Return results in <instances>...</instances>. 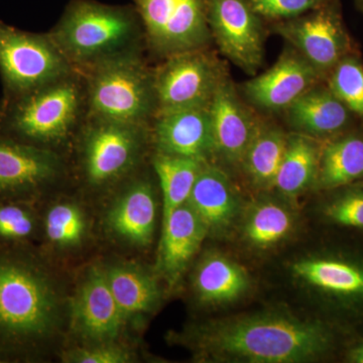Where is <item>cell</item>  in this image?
Wrapping results in <instances>:
<instances>
[{
	"mask_svg": "<svg viewBox=\"0 0 363 363\" xmlns=\"http://www.w3.org/2000/svg\"><path fill=\"white\" fill-rule=\"evenodd\" d=\"M187 343L208 362H309L331 347L321 322L284 312H262L215 320L188 334Z\"/></svg>",
	"mask_w": 363,
	"mask_h": 363,
	"instance_id": "obj_1",
	"label": "cell"
},
{
	"mask_svg": "<svg viewBox=\"0 0 363 363\" xmlns=\"http://www.w3.org/2000/svg\"><path fill=\"white\" fill-rule=\"evenodd\" d=\"M54 279L26 247L0 245V362L35 354L58 328Z\"/></svg>",
	"mask_w": 363,
	"mask_h": 363,
	"instance_id": "obj_2",
	"label": "cell"
},
{
	"mask_svg": "<svg viewBox=\"0 0 363 363\" xmlns=\"http://www.w3.org/2000/svg\"><path fill=\"white\" fill-rule=\"evenodd\" d=\"M49 33L79 73L111 60L147 51L142 21L133 4L70 0Z\"/></svg>",
	"mask_w": 363,
	"mask_h": 363,
	"instance_id": "obj_3",
	"label": "cell"
},
{
	"mask_svg": "<svg viewBox=\"0 0 363 363\" xmlns=\"http://www.w3.org/2000/svg\"><path fill=\"white\" fill-rule=\"evenodd\" d=\"M86 116L84 78L74 71L18 96L1 98L0 136L57 152L75 140Z\"/></svg>",
	"mask_w": 363,
	"mask_h": 363,
	"instance_id": "obj_4",
	"label": "cell"
},
{
	"mask_svg": "<svg viewBox=\"0 0 363 363\" xmlns=\"http://www.w3.org/2000/svg\"><path fill=\"white\" fill-rule=\"evenodd\" d=\"M87 116L133 124H150L157 113L154 68L145 55H130L81 72Z\"/></svg>",
	"mask_w": 363,
	"mask_h": 363,
	"instance_id": "obj_5",
	"label": "cell"
},
{
	"mask_svg": "<svg viewBox=\"0 0 363 363\" xmlns=\"http://www.w3.org/2000/svg\"><path fill=\"white\" fill-rule=\"evenodd\" d=\"M75 140L81 172L93 187L125 180L135 173L152 145L150 124L119 123L88 116Z\"/></svg>",
	"mask_w": 363,
	"mask_h": 363,
	"instance_id": "obj_6",
	"label": "cell"
},
{
	"mask_svg": "<svg viewBox=\"0 0 363 363\" xmlns=\"http://www.w3.org/2000/svg\"><path fill=\"white\" fill-rule=\"evenodd\" d=\"M74 71L49 33L26 32L0 21L1 98L18 96Z\"/></svg>",
	"mask_w": 363,
	"mask_h": 363,
	"instance_id": "obj_7",
	"label": "cell"
},
{
	"mask_svg": "<svg viewBox=\"0 0 363 363\" xmlns=\"http://www.w3.org/2000/svg\"><path fill=\"white\" fill-rule=\"evenodd\" d=\"M228 76L225 62L210 47L162 60L154 68L157 113L209 107Z\"/></svg>",
	"mask_w": 363,
	"mask_h": 363,
	"instance_id": "obj_8",
	"label": "cell"
},
{
	"mask_svg": "<svg viewBox=\"0 0 363 363\" xmlns=\"http://www.w3.org/2000/svg\"><path fill=\"white\" fill-rule=\"evenodd\" d=\"M142 21L147 51L159 60L213 44L206 0H131Z\"/></svg>",
	"mask_w": 363,
	"mask_h": 363,
	"instance_id": "obj_9",
	"label": "cell"
},
{
	"mask_svg": "<svg viewBox=\"0 0 363 363\" xmlns=\"http://www.w3.org/2000/svg\"><path fill=\"white\" fill-rule=\"evenodd\" d=\"M206 4L212 42L219 52L248 75H257L264 60V18L250 0H206Z\"/></svg>",
	"mask_w": 363,
	"mask_h": 363,
	"instance_id": "obj_10",
	"label": "cell"
},
{
	"mask_svg": "<svg viewBox=\"0 0 363 363\" xmlns=\"http://www.w3.org/2000/svg\"><path fill=\"white\" fill-rule=\"evenodd\" d=\"M333 0L290 20L274 21L272 32L288 43L324 77L346 55L348 40Z\"/></svg>",
	"mask_w": 363,
	"mask_h": 363,
	"instance_id": "obj_11",
	"label": "cell"
},
{
	"mask_svg": "<svg viewBox=\"0 0 363 363\" xmlns=\"http://www.w3.org/2000/svg\"><path fill=\"white\" fill-rule=\"evenodd\" d=\"M322 78L300 52L288 45L271 68L243 83L238 90L257 111L279 113L285 112Z\"/></svg>",
	"mask_w": 363,
	"mask_h": 363,
	"instance_id": "obj_12",
	"label": "cell"
},
{
	"mask_svg": "<svg viewBox=\"0 0 363 363\" xmlns=\"http://www.w3.org/2000/svg\"><path fill=\"white\" fill-rule=\"evenodd\" d=\"M64 172L58 152L0 136V200L32 201Z\"/></svg>",
	"mask_w": 363,
	"mask_h": 363,
	"instance_id": "obj_13",
	"label": "cell"
},
{
	"mask_svg": "<svg viewBox=\"0 0 363 363\" xmlns=\"http://www.w3.org/2000/svg\"><path fill=\"white\" fill-rule=\"evenodd\" d=\"M214 143V162L240 169L262 116L241 96L230 77L219 86L209 106Z\"/></svg>",
	"mask_w": 363,
	"mask_h": 363,
	"instance_id": "obj_14",
	"label": "cell"
},
{
	"mask_svg": "<svg viewBox=\"0 0 363 363\" xmlns=\"http://www.w3.org/2000/svg\"><path fill=\"white\" fill-rule=\"evenodd\" d=\"M71 327L88 344L114 342L126 322L107 281L104 267L88 269L70 307Z\"/></svg>",
	"mask_w": 363,
	"mask_h": 363,
	"instance_id": "obj_15",
	"label": "cell"
},
{
	"mask_svg": "<svg viewBox=\"0 0 363 363\" xmlns=\"http://www.w3.org/2000/svg\"><path fill=\"white\" fill-rule=\"evenodd\" d=\"M150 128V143L157 154L214 162L209 107L159 112Z\"/></svg>",
	"mask_w": 363,
	"mask_h": 363,
	"instance_id": "obj_16",
	"label": "cell"
},
{
	"mask_svg": "<svg viewBox=\"0 0 363 363\" xmlns=\"http://www.w3.org/2000/svg\"><path fill=\"white\" fill-rule=\"evenodd\" d=\"M106 216L109 230L117 238L138 247H149L157 222V196L147 177L128 178Z\"/></svg>",
	"mask_w": 363,
	"mask_h": 363,
	"instance_id": "obj_17",
	"label": "cell"
},
{
	"mask_svg": "<svg viewBox=\"0 0 363 363\" xmlns=\"http://www.w3.org/2000/svg\"><path fill=\"white\" fill-rule=\"evenodd\" d=\"M208 234L204 222L188 202L162 219L157 272L169 285L178 283Z\"/></svg>",
	"mask_w": 363,
	"mask_h": 363,
	"instance_id": "obj_18",
	"label": "cell"
},
{
	"mask_svg": "<svg viewBox=\"0 0 363 363\" xmlns=\"http://www.w3.org/2000/svg\"><path fill=\"white\" fill-rule=\"evenodd\" d=\"M199 215L208 233L224 234L233 227L240 210V199L224 169L205 162L188 200Z\"/></svg>",
	"mask_w": 363,
	"mask_h": 363,
	"instance_id": "obj_19",
	"label": "cell"
},
{
	"mask_svg": "<svg viewBox=\"0 0 363 363\" xmlns=\"http://www.w3.org/2000/svg\"><path fill=\"white\" fill-rule=\"evenodd\" d=\"M284 113L294 133L323 138L344 130L350 121V109L329 89L318 83L306 91Z\"/></svg>",
	"mask_w": 363,
	"mask_h": 363,
	"instance_id": "obj_20",
	"label": "cell"
},
{
	"mask_svg": "<svg viewBox=\"0 0 363 363\" xmlns=\"http://www.w3.org/2000/svg\"><path fill=\"white\" fill-rule=\"evenodd\" d=\"M107 281L125 322L147 316L159 305L156 278L138 264L116 262L104 267Z\"/></svg>",
	"mask_w": 363,
	"mask_h": 363,
	"instance_id": "obj_21",
	"label": "cell"
},
{
	"mask_svg": "<svg viewBox=\"0 0 363 363\" xmlns=\"http://www.w3.org/2000/svg\"><path fill=\"white\" fill-rule=\"evenodd\" d=\"M247 271L220 253H209L196 269L194 289L204 304L222 305L233 302L250 289Z\"/></svg>",
	"mask_w": 363,
	"mask_h": 363,
	"instance_id": "obj_22",
	"label": "cell"
},
{
	"mask_svg": "<svg viewBox=\"0 0 363 363\" xmlns=\"http://www.w3.org/2000/svg\"><path fill=\"white\" fill-rule=\"evenodd\" d=\"M288 135L278 124L262 117L238 169L255 189L269 190L274 187Z\"/></svg>",
	"mask_w": 363,
	"mask_h": 363,
	"instance_id": "obj_23",
	"label": "cell"
},
{
	"mask_svg": "<svg viewBox=\"0 0 363 363\" xmlns=\"http://www.w3.org/2000/svg\"><path fill=\"white\" fill-rule=\"evenodd\" d=\"M322 147L316 138L292 133L274 182V189L286 197H297L315 185Z\"/></svg>",
	"mask_w": 363,
	"mask_h": 363,
	"instance_id": "obj_24",
	"label": "cell"
},
{
	"mask_svg": "<svg viewBox=\"0 0 363 363\" xmlns=\"http://www.w3.org/2000/svg\"><path fill=\"white\" fill-rule=\"evenodd\" d=\"M205 162L154 152L152 166L162 193V217L188 202Z\"/></svg>",
	"mask_w": 363,
	"mask_h": 363,
	"instance_id": "obj_25",
	"label": "cell"
},
{
	"mask_svg": "<svg viewBox=\"0 0 363 363\" xmlns=\"http://www.w3.org/2000/svg\"><path fill=\"white\" fill-rule=\"evenodd\" d=\"M362 176L363 138L344 136L322 147L315 182L318 187H341Z\"/></svg>",
	"mask_w": 363,
	"mask_h": 363,
	"instance_id": "obj_26",
	"label": "cell"
},
{
	"mask_svg": "<svg viewBox=\"0 0 363 363\" xmlns=\"http://www.w3.org/2000/svg\"><path fill=\"white\" fill-rule=\"evenodd\" d=\"M293 272L308 285L324 292L343 296H363V269L326 259H308L294 264Z\"/></svg>",
	"mask_w": 363,
	"mask_h": 363,
	"instance_id": "obj_27",
	"label": "cell"
},
{
	"mask_svg": "<svg viewBox=\"0 0 363 363\" xmlns=\"http://www.w3.org/2000/svg\"><path fill=\"white\" fill-rule=\"evenodd\" d=\"M295 218L288 208L274 200L255 203L245 217L243 233L252 247L269 250L292 233Z\"/></svg>",
	"mask_w": 363,
	"mask_h": 363,
	"instance_id": "obj_28",
	"label": "cell"
},
{
	"mask_svg": "<svg viewBox=\"0 0 363 363\" xmlns=\"http://www.w3.org/2000/svg\"><path fill=\"white\" fill-rule=\"evenodd\" d=\"M45 238L55 247L69 250L82 243L87 231L84 212L73 202H59L45 212Z\"/></svg>",
	"mask_w": 363,
	"mask_h": 363,
	"instance_id": "obj_29",
	"label": "cell"
},
{
	"mask_svg": "<svg viewBox=\"0 0 363 363\" xmlns=\"http://www.w3.org/2000/svg\"><path fill=\"white\" fill-rule=\"evenodd\" d=\"M32 201L0 200V245L25 247L35 238L38 218Z\"/></svg>",
	"mask_w": 363,
	"mask_h": 363,
	"instance_id": "obj_30",
	"label": "cell"
},
{
	"mask_svg": "<svg viewBox=\"0 0 363 363\" xmlns=\"http://www.w3.org/2000/svg\"><path fill=\"white\" fill-rule=\"evenodd\" d=\"M328 88L351 113L363 118V64L345 55L329 73Z\"/></svg>",
	"mask_w": 363,
	"mask_h": 363,
	"instance_id": "obj_31",
	"label": "cell"
},
{
	"mask_svg": "<svg viewBox=\"0 0 363 363\" xmlns=\"http://www.w3.org/2000/svg\"><path fill=\"white\" fill-rule=\"evenodd\" d=\"M328 0H250L260 18L281 21L297 18L322 6Z\"/></svg>",
	"mask_w": 363,
	"mask_h": 363,
	"instance_id": "obj_32",
	"label": "cell"
},
{
	"mask_svg": "<svg viewBox=\"0 0 363 363\" xmlns=\"http://www.w3.org/2000/svg\"><path fill=\"white\" fill-rule=\"evenodd\" d=\"M64 358L76 363H126L133 359L130 351L116 341L88 344L69 351Z\"/></svg>",
	"mask_w": 363,
	"mask_h": 363,
	"instance_id": "obj_33",
	"label": "cell"
},
{
	"mask_svg": "<svg viewBox=\"0 0 363 363\" xmlns=\"http://www.w3.org/2000/svg\"><path fill=\"white\" fill-rule=\"evenodd\" d=\"M326 216L341 225L363 228V191L346 193L326 208Z\"/></svg>",
	"mask_w": 363,
	"mask_h": 363,
	"instance_id": "obj_34",
	"label": "cell"
},
{
	"mask_svg": "<svg viewBox=\"0 0 363 363\" xmlns=\"http://www.w3.org/2000/svg\"><path fill=\"white\" fill-rule=\"evenodd\" d=\"M350 359L353 362L363 363V342L351 351Z\"/></svg>",
	"mask_w": 363,
	"mask_h": 363,
	"instance_id": "obj_35",
	"label": "cell"
},
{
	"mask_svg": "<svg viewBox=\"0 0 363 363\" xmlns=\"http://www.w3.org/2000/svg\"><path fill=\"white\" fill-rule=\"evenodd\" d=\"M357 6L360 7V9L363 11V0H357Z\"/></svg>",
	"mask_w": 363,
	"mask_h": 363,
	"instance_id": "obj_36",
	"label": "cell"
}]
</instances>
